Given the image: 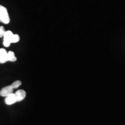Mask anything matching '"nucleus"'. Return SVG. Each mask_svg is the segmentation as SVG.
Segmentation results:
<instances>
[{
    "mask_svg": "<svg viewBox=\"0 0 125 125\" xmlns=\"http://www.w3.org/2000/svg\"><path fill=\"white\" fill-rule=\"evenodd\" d=\"M13 87L11 85L7 86L1 89V91H0V95L2 97H7L9 94H10V93H13Z\"/></svg>",
    "mask_w": 125,
    "mask_h": 125,
    "instance_id": "obj_3",
    "label": "nucleus"
},
{
    "mask_svg": "<svg viewBox=\"0 0 125 125\" xmlns=\"http://www.w3.org/2000/svg\"><path fill=\"white\" fill-rule=\"evenodd\" d=\"M8 60L9 62H15L16 61L17 58L16 57L15 55V53L12 51H9L8 52Z\"/></svg>",
    "mask_w": 125,
    "mask_h": 125,
    "instance_id": "obj_7",
    "label": "nucleus"
},
{
    "mask_svg": "<svg viewBox=\"0 0 125 125\" xmlns=\"http://www.w3.org/2000/svg\"><path fill=\"white\" fill-rule=\"evenodd\" d=\"M15 94L18 102L23 100L26 96V92L23 90H18Z\"/></svg>",
    "mask_w": 125,
    "mask_h": 125,
    "instance_id": "obj_6",
    "label": "nucleus"
},
{
    "mask_svg": "<svg viewBox=\"0 0 125 125\" xmlns=\"http://www.w3.org/2000/svg\"><path fill=\"white\" fill-rule=\"evenodd\" d=\"M5 32V30L3 26H0V38L3 37Z\"/></svg>",
    "mask_w": 125,
    "mask_h": 125,
    "instance_id": "obj_9",
    "label": "nucleus"
},
{
    "mask_svg": "<svg viewBox=\"0 0 125 125\" xmlns=\"http://www.w3.org/2000/svg\"><path fill=\"white\" fill-rule=\"evenodd\" d=\"M21 85V81H15V82H14L11 85H12V86L13 87V89H17V88H18V87H19Z\"/></svg>",
    "mask_w": 125,
    "mask_h": 125,
    "instance_id": "obj_8",
    "label": "nucleus"
},
{
    "mask_svg": "<svg viewBox=\"0 0 125 125\" xmlns=\"http://www.w3.org/2000/svg\"><path fill=\"white\" fill-rule=\"evenodd\" d=\"M0 21L5 24H8L10 22V18L7 8L1 5H0Z\"/></svg>",
    "mask_w": 125,
    "mask_h": 125,
    "instance_id": "obj_1",
    "label": "nucleus"
},
{
    "mask_svg": "<svg viewBox=\"0 0 125 125\" xmlns=\"http://www.w3.org/2000/svg\"><path fill=\"white\" fill-rule=\"evenodd\" d=\"M5 102L7 105H12V104H15V103L18 102L16 97L15 94L13 93H10L8 96L5 97Z\"/></svg>",
    "mask_w": 125,
    "mask_h": 125,
    "instance_id": "obj_4",
    "label": "nucleus"
},
{
    "mask_svg": "<svg viewBox=\"0 0 125 125\" xmlns=\"http://www.w3.org/2000/svg\"><path fill=\"white\" fill-rule=\"evenodd\" d=\"M14 34L11 31H7L5 32L4 36V42L3 44L5 47H8L10 46V43H12L13 37Z\"/></svg>",
    "mask_w": 125,
    "mask_h": 125,
    "instance_id": "obj_2",
    "label": "nucleus"
},
{
    "mask_svg": "<svg viewBox=\"0 0 125 125\" xmlns=\"http://www.w3.org/2000/svg\"><path fill=\"white\" fill-rule=\"evenodd\" d=\"M9 62L8 52L4 49H0V63L3 64Z\"/></svg>",
    "mask_w": 125,
    "mask_h": 125,
    "instance_id": "obj_5",
    "label": "nucleus"
}]
</instances>
